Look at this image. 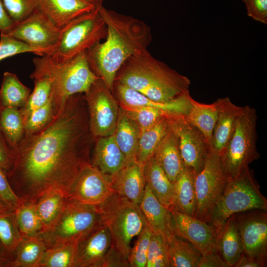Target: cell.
Instances as JSON below:
<instances>
[{"label":"cell","mask_w":267,"mask_h":267,"mask_svg":"<svg viewBox=\"0 0 267 267\" xmlns=\"http://www.w3.org/2000/svg\"><path fill=\"white\" fill-rule=\"evenodd\" d=\"M80 239L46 248L39 267H73Z\"/></svg>","instance_id":"8d00e7d4"},{"label":"cell","mask_w":267,"mask_h":267,"mask_svg":"<svg viewBox=\"0 0 267 267\" xmlns=\"http://www.w3.org/2000/svg\"><path fill=\"white\" fill-rule=\"evenodd\" d=\"M15 209L0 197V215L13 212Z\"/></svg>","instance_id":"db71d44e"},{"label":"cell","mask_w":267,"mask_h":267,"mask_svg":"<svg viewBox=\"0 0 267 267\" xmlns=\"http://www.w3.org/2000/svg\"><path fill=\"white\" fill-rule=\"evenodd\" d=\"M266 265L267 260L243 253L233 267H266Z\"/></svg>","instance_id":"816d5d0a"},{"label":"cell","mask_w":267,"mask_h":267,"mask_svg":"<svg viewBox=\"0 0 267 267\" xmlns=\"http://www.w3.org/2000/svg\"><path fill=\"white\" fill-rule=\"evenodd\" d=\"M216 101L218 116L212 135L210 148L220 155L232 134L236 120L242 106L234 104L227 97L218 98Z\"/></svg>","instance_id":"7402d4cb"},{"label":"cell","mask_w":267,"mask_h":267,"mask_svg":"<svg viewBox=\"0 0 267 267\" xmlns=\"http://www.w3.org/2000/svg\"><path fill=\"white\" fill-rule=\"evenodd\" d=\"M173 116L167 115L140 132L136 160L144 165L152 158L160 142L168 131Z\"/></svg>","instance_id":"f1b7e54d"},{"label":"cell","mask_w":267,"mask_h":267,"mask_svg":"<svg viewBox=\"0 0 267 267\" xmlns=\"http://www.w3.org/2000/svg\"><path fill=\"white\" fill-rule=\"evenodd\" d=\"M107 26V35L86 51L92 71L112 91L115 77L130 57L147 49L152 40L151 29L137 18L98 7Z\"/></svg>","instance_id":"7a4b0ae2"},{"label":"cell","mask_w":267,"mask_h":267,"mask_svg":"<svg viewBox=\"0 0 267 267\" xmlns=\"http://www.w3.org/2000/svg\"><path fill=\"white\" fill-rule=\"evenodd\" d=\"M128 259H126L115 247L111 245L103 259L101 267H129Z\"/></svg>","instance_id":"681fc988"},{"label":"cell","mask_w":267,"mask_h":267,"mask_svg":"<svg viewBox=\"0 0 267 267\" xmlns=\"http://www.w3.org/2000/svg\"><path fill=\"white\" fill-rule=\"evenodd\" d=\"M15 25L9 16L2 0H0V31L6 34Z\"/></svg>","instance_id":"f5cc1de1"},{"label":"cell","mask_w":267,"mask_h":267,"mask_svg":"<svg viewBox=\"0 0 267 267\" xmlns=\"http://www.w3.org/2000/svg\"><path fill=\"white\" fill-rule=\"evenodd\" d=\"M67 200V196L63 191L54 189L44 195L35 203L36 211L43 225L42 231L49 228L55 222Z\"/></svg>","instance_id":"4dcf8cb0"},{"label":"cell","mask_w":267,"mask_h":267,"mask_svg":"<svg viewBox=\"0 0 267 267\" xmlns=\"http://www.w3.org/2000/svg\"><path fill=\"white\" fill-rule=\"evenodd\" d=\"M113 135L126 157V162L137 161L140 130L137 124L120 107Z\"/></svg>","instance_id":"d4e9b609"},{"label":"cell","mask_w":267,"mask_h":267,"mask_svg":"<svg viewBox=\"0 0 267 267\" xmlns=\"http://www.w3.org/2000/svg\"><path fill=\"white\" fill-rule=\"evenodd\" d=\"M111 244L107 227L103 224L96 227L79 239L73 267H101Z\"/></svg>","instance_id":"ac0fdd59"},{"label":"cell","mask_w":267,"mask_h":267,"mask_svg":"<svg viewBox=\"0 0 267 267\" xmlns=\"http://www.w3.org/2000/svg\"><path fill=\"white\" fill-rule=\"evenodd\" d=\"M52 95L42 107L34 111L24 123L25 134L38 133L50 125L55 118Z\"/></svg>","instance_id":"ab89813d"},{"label":"cell","mask_w":267,"mask_h":267,"mask_svg":"<svg viewBox=\"0 0 267 267\" xmlns=\"http://www.w3.org/2000/svg\"><path fill=\"white\" fill-rule=\"evenodd\" d=\"M112 92L122 108L150 107L163 110L171 116L186 115L191 107L193 99L188 92L171 100L155 101L116 82L114 83Z\"/></svg>","instance_id":"e0dca14e"},{"label":"cell","mask_w":267,"mask_h":267,"mask_svg":"<svg viewBox=\"0 0 267 267\" xmlns=\"http://www.w3.org/2000/svg\"><path fill=\"white\" fill-rule=\"evenodd\" d=\"M91 164L101 173L113 175L126 163V157L113 134L94 139Z\"/></svg>","instance_id":"603a6c76"},{"label":"cell","mask_w":267,"mask_h":267,"mask_svg":"<svg viewBox=\"0 0 267 267\" xmlns=\"http://www.w3.org/2000/svg\"><path fill=\"white\" fill-rule=\"evenodd\" d=\"M114 193L112 176L101 173L89 163L75 178L67 198L84 204L99 206Z\"/></svg>","instance_id":"4fadbf2b"},{"label":"cell","mask_w":267,"mask_h":267,"mask_svg":"<svg viewBox=\"0 0 267 267\" xmlns=\"http://www.w3.org/2000/svg\"><path fill=\"white\" fill-rule=\"evenodd\" d=\"M194 178L192 174L184 167L173 182L174 198L171 207L184 214L195 217L196 198Z\"/></svg>","instance_id":"83f0119b"},{"label":"cell","mask_w":267,"mask_h":267,"mask_svg":"<svg viewBox=\"0 0 267 267\" xmlns=\"http://www.w3.org/2000/svg\"><path fill=\"white\" fill-rule=\"evenodd\" d=\"M171 267H198L201 254L188 241L175 235L168 242Z\"/></svg>","instance_id":"836d02e7"},{"label":"cell","mask_w":267,"mask_h":267,"mask_svg":"<svg viewBox=\"0 0 267 267\" xmlns=\"http://www.w3.org/2000/svg\"><path fill=\"white\" fill-rule=\"evenodd\" d=\"M153 156L173 183L184 166L180 153L178 135L173 125L172 118L170 127Z\"/></svg>","instance_id":"cb8c5ba5"},{"label":"cell","mask_w":267,"mask_h":267,"mask_svg":"<svg viewBox=\"0 0 267 267\" xmlns=\"http://www.w3.org/2000/svg\"><path fill=\"white\" fill-rule=\"evenodd\" d=\"M122 109L137 124L140 132L150 127L163 117L171 116L163 110L150 107Z\"/></svg>","instance_id":"b9f144b4"},{"label":"cell","mask_w":267,"mask_h":267,"mask_svg":"<svg viewBox=\"0 0 267 267\" xmlns=\"http://www.w3.org/2000/svg\"><path fill=\"white\" fill-rule=\"evenodd\" d=\"M12 262L0 252V267H11Z\"/></svg>","instance_id":"11a10c76"},{"label":"cell","mask_w":267,"mask_h":267,"mask_svg":"<svg viewBox=\"0 0 267 267\" xmlns=\"http://www.w3.org/2000/svg\"><path fill=\"white\" fill-rule=\"evenodd\" d=\"M111 176L114 192L139 205L146 184L144 165L136 160L127 162L120 170Z\"/></svg>","instance_id":"ffe728a7"},{"label":"cell","mask_w":267,"mask_h":267,"mask_svg":"<svg viewBox=\"0 0 267 267\" xmlns=\"http://www.w3.org/2000/svg\"><path fill=\"white\" fill-rule=\"evenodd\" d=\"M172 124L178 135L184 166L195 177L204 167L210 146L202 133L184 115L173 116Z\"/></svg>","instance_id":"5bb4252c"},{"label":"cell","mask_w":267,"mask_h":267,"mask_svg":"<svg viewBox=\"0 0 267 267\" xmlns=\"http://www.w3.org/2000/svg\"><path fill=\"white\" fill-rule=\"evenodd\" d=\"M98 206L102 223L110 233L112 244L128 259L132 240L147 225L139 205L114 193Z\"/></svg>","instance_id":"52a82bcc"},{"label":"cell","mask_w":267,"mask_h":267,"mask_svg":"<svg viewBox=\"0 0 267 267\" xmlns=\"http://www.w3.org/2000/svg\"><path fill=\"white\" fill-rule=\"evenodd\" d=\"M5 9L16 24L23 20L38 8L39 0H2Z\"/></svg>","instance_id":"f6af8a7d"},{"label":"cell","mask_w":267,"mask_h":267,"mask_svg":"<svg viewBox=\"0 0 267 267\" xmlns=\"http://www.w3.org/2000/svg\"><path fill=\"white\" fill-rule=\"evenodd\" d=\"M243 247V253L267 260V214L253 210L234 214Z\"/></svg>","instance_id":"9a60e30c"},{"label":"cell","mask_w":267,"mask_h":267,"mask_svg":"<svg viewBox=\"0 0 267 267\" xmlns=\"http://www.w3.org/2000/svg\"><path fill=\"white\" fill-rule=\"evenodd\" d=\"M0 197L15 210L24 203L13 190L6 173L1 168H0Z\"/></svg>","instance_id":"7dc6e473"},{"label":"cell","mask_w":267,"mask_h":267,"mask_svg":"<svg viewBox=\"0 0 267 267\" xmlns=\"http://www.w3.org/2000/svg\"><path fill=\"white\" fill-rule=\"evenodd\" d=\"M26 52H31L38 56L44 55L41 50L32 47L9 35L0 34V61L13 55Z\"/></svg>","instance_id":"ee69618b"},{"label":"cell","mask_w":267,"mask_h":267,"mask_svg":"<svg viewBox=\"0 0 267 267\" xmlns=\"http://www.w3.org/2000/svg\"><path fill=\"white\" fill-rule=\"evenodd\" d=\"M146 267H170L167 243L152 232L150 238Z\"/></svg>","instance_id":"7bdbcfd3"},{"label":"cell","mask_w":267,"mask_h":267,"mask_svg":"<svg viewBox=\"0 0 267 267\" xmlns=\"http://www.w3.org/2000/svg\"><path fill=\"white\" fill-rule=\"evenodd\" d=\"M198 267H230L217 252L202 255Z\"/></svg>","instance_id":"f907efd6"},{"label":"cell","mask_w":267,"mask_h":267,"mask_svg":"<svg viewBox=\"0 0 267 267\" xmlns=\"http://www.w3.org/2000/svg\"><path fill=\"white\" fill-rule=\"evenodd\" d=\"M0 131L13 150L25 134L24 122L19 108L13 107L1 108Z\"/></svg>","instance_id":"e575fe53"},{"label":"cell","mask_w":267,"mask_h":267,"mask_svg":"<svg viewBox=\"0 0 267 267\" xmlns=\"http://www.w3.org/2000/svg\"><path fill=\"white\" fill-rule=\"evenodd\" d=\"M31 93V89L25 86L16 74L9 72L3 73L0 88L2 107L21 109L25 105Z\"/></svg>","instance_id":"1f68e13d"},{"label":"cell","mask_w":267,"mask_h":267,"mask_svg":"<svg viewBox=\"0 0 267 267\" xmlns=\"http://www.w3.org/2000/svg\"><path fill=\"white\" fill-rule=\"evenodd\" d=\"M114 82L158 101H167L189 92L190 81L154 56L147 49L129 58L118 71Z\"/></svg>","instance_id":"3957f363"},{"label":"cell","mask_w":267,"mask_h":267,"mask_svg":"<svg viewBox=\"0 0 267 267\" xmlns=\"http://www.w3.org/2000/svg\"><path fill=\"white\" fill-rule=\"evenodd\" d=\"M107 31L105 22L97 7L61 29L58 43L48 55L57 62L69 60L104 40Z\"/></svg>","instance_id":"ba28073f"},{"label":"cell","mask_w":267,"mask_h":267,"mask_svg":"<svg viewBox=\"0 0 267 267\" xmlns=\"http://www.w3.org/2000/svg\"><path fill=\"white\" fill-rule=\"evenodd\" d=\"M38 8L61 29L97 7L86 0H39Z\"/></svg>","instance_id":"44dd1931"},{"label":"cell","mask_w":267,"mask_h":267,"mask_svg":"<svg viewBox=\"0 0 267 267\" xmlns=\"http://www.w3.org/2000/svg\"><path fill=\"white\" fill-rule=\"evenodd\" d=\"M14 160L13 151L0 131V168L6 175L12 169Z\"/></svg>","instance_id":"c3c4849f"},{"label":"cell","mask_w":267,"mask_h":267,"mask_svg":"<svg viewBox=\"0 0 267 267\" xmlns=\"http://www.w3.org/2000/svg\"><path fill=\"white\" fill-rule=\"evenodd\" d=\"M138 205L153 233L161 236L167 243L176 235L169 209L158 201L146 184Z\"/></svg>","instance_id":"d6986e66"},{"label":"cell","mask_w":267,"mask_h":267,"mask_svg":"<svg viewBox=\"0 0 267 267\" xmlns=\"http://www.w3.org/2000/svg\"><path fill=\"white\" fill-rule=\"evenodd\" d=\"M22 238L15 211L0 215V252L12 262Z\"/></svg>","instance_id":"d590c367"},{"label":"cell","mask_w":267,"mask_h":267,"mask_svg":"<svg viewBox=\"0 0 267 267\" xmlns=\"http://www.w3.org/2000/svg\"><path fill=\"white\" fill-rule=\"evenodd\" d=\"M15 213L22 237L37 236L42 231L43 225L34 203L24 202L15 210Z\"/></svg>","instance_id":"74e56055"},{"label":"cell","mask_w":267,"mask_h":267,"mask_svg":"<svg viewBox=\"0 0 267 267\" xmlns=\"http://www.w3.org/2000/svg\"><path fill=\"white\" fill-rule=\"evenodd\" d=\"M1 103H0V112H1Z\"/></svg>","instance_id":"6f0895ef"},{"label":"cell","mask_w":267,"mask_h":267,"mask_svg":"<svg viewBox=\"0 0 267 267\" xmlns=\"http://www.w3.org/2000/svg\"><path fill=\"white\" fill-rule=\"evenodd\" d=\"M34 89L31 92L25 105L20 109L24 122L34 111L43 106L51 96V85L44 77H36L33 79Z\"/></svg>","instance_id":"f35d334b"},{"label":"cell","mask_w":267,"mask_h":267,"mask_svg":"<svg viewBox=\"0 0 267 267\" xmlns=\"http://www.w3.org/2000/svg\"><path fill=\"white\" fill-rule=\"evenodd\" d=\"M176 235L186 240L202 255L217 252L218 232L216 228L196 217L170 207Z\"/></svg>","instance_id":"2e32d148"},{"label":"cell","mask_w":267,"mask_h":267,"mask_svg":"<svg viewBox=\"0 0 267 267\" xmlns=\"http://www.w3.org/2000/svg\"><path fill=\"white\" fill-rule=\"evenodd\" d=\"M257 121L255 109L248 105L242 106L232 134L220 155L227 181L238 176L250 164L260 158L256 146Z\"/></svg>","instance_id":"8992f818"},{"label":"cell","mask_w":267,"mask_h":267,"mask_svg":"<svg viewBox=\"0 0 267 267\" xmlns=\"http://www.w3.org/2000/svg\"><path fill=\"white\" fill-rule=\"evenodd\" d=\"M216 100L210 104L199 102L193 98L186 119L203 134L210 146L213 132L218 116Z\"/></svg>","instance_id":"f546056e"},{"label":"cell","mask_w":267,"mask_h":267,"mask_svg":"<svg viewBox=\"0 0 267 267\" xmlns=\"http://www.w3.org/2000/svg\"><path fill=\"white\" fill-rule=\"evenodd\" d=\"M39 56L33 60L35 69L30 77L42 76L50 81L56 117L70 96L85 93L100 78L90 69L86 51L63 62L55 61L48 55Z\"/></svg>","instance_id":"277c9868"},{"label":"cell","mask_w":267,"mask_h":267,"mask_svg":"<svg viewBox=\"0 0 267 267\" xmlns=\"http://www.w3.org/2000/svg\"><path fill=\"white\" fill-rule=\"evenodd\" d=\"M144 176L147 185L158 201L169 208L173 204L174 185L154 156L144 165Z\"/></svg>","instance_id":"4316f807"},{"label":"cell","mask_w":267,"mask_h":267,"mask_svg":"<svg viewBox=\"0 0 267 267\" xmlns=\"http://www.w3.org/2000/svg\"><path fill=\"white\" fill-rule=\"evenodd\" d=\"M227 182L220 155L210 149L203 169L194 178L196 218L209 223L212 211Z\"/></svg>","instance_id":"8fae6325"},{"label":"cell","mask_w":267,"mask_h":267,"mask_svg":"<svg viewBox=\"0 0 267 267\" xmlns=\"http://www.w3.org/2000/svg\"><path fill=\"white\" fill-rule=\"evenodd\" d=\"M253 210H267V199L261 193L249 166L227 181L211 214L209 223L217 232L232 215Z\"/></svg>","instance_id":"5b68a950"},{"label":"cell","mask_w":267,"mask_h":267,"mask_svg":"<svg viewBox=\"0 0 267 267\" xmlns=\"http://www.w3.org/2000/svg\"><path fill=\"white\" fill-rule=\"evenodd\" d=\"M46 248L38 236L22 237L16 248L11 267H39Z\"/></svg>","instance_id":"d6a6232c"},{"label":"cell","mask_w":267,"mask_h":267,"mask_svg":"<svg viewBox=\"0 0 267 267\" xmlns=\"http://www.w3.org/2000/svg\"><path fill=\"white\" fill-rule=\"evenodd\" d=\"M88 2L94 4L97 7L102 5L103 1L102 0H86Z\"/></svg>","instance_id":"9f6ffc18"},{"label":"cell","mask_w":267,"mask_h":267,"mask_svg":"<svg viewBox=\"0 0 267 267\" xmlns=\"http://www.w3.org/2000/svg\"><path fill=\"white\" fill-rule=\"evenodd\" d=\"M152 231L147 225L137 235L134 247L131 248L128 261L130 267H146L147 254Z\"/></svg>","instance_id":"60d3db41"},{"label":"cell","mask_w":267,"mask_h":267,"mask_svg":"<svg viewBox=\"0 0 267 267\" xmlns=\"http://www.w3.org/2000/svg\"><path fill=\"white\" fill-rule=\"evenodd\" d=\"M87 103L90 130L95 138L114 134L120 106L112 91L100 78L84 93Z\"/></svg>","instance_id":"30bf717a"},{"label":"cell","mask_w":267,"mask_h":267,"mask_svg":"<svg viewBox=\"0 0 267 267\" xmlns=\"http://www.w3.org/2000/svg\"><path fill=\"white\" fill-rule=\"evenodd\" d=\"M57 27L39 8L6 34L49 54L55 48L60 35Z\"/></svg>","instance_id":"7c38bea8"},{"label":"cell","mask_w":267,"mask_h":267,"mask_svg":"<svg viewBox=\"0 0 267 267\" xmlns=\"http://www.w3.org/2000/svg\"><path fill=\"white\" fill-rule=\"evenodd\" d=\"M102 0L103 1V0Z\"/></svg>","instance_id":"680465c9"},{"label":"cell","mask_w":267,"mask_h":267,"mask_svg":"<svg viewBox=\"0 0 267 267\" xmlns=\"http://www.w3.org/2000/svg\"><path fill=\"white\" fill-rule=\"evenodd\" d=\"M247 15L256 21L267 24V0H242Z\"/></svg>","instance_id":"bcb514c9"},{"label":"cell","mask_w":267,"mask_h":267,"mask_svg":"<svg viewBox=\"0 0 267 267\" xmlns=\"http://www.w3.org/2000/svg\"><path fill=\"white\" fill-rule=\"evenodd\" d=\"M94 139L84 93L70 96L51 123L41 131L24 134L13 150L14 163L6 175L23 202L36 203L54 189H69L80 172L91 163Z\"/></svg>","instance_id":"6da1fadb"},{"label":"cell","mask_w":267,"mask_h":267,"mask_svg":"<svg viewBox=\"0 0 267 267\" xmlns=\"http://www.w3.org/2000/svg\"><path fill=\"white\" fill-rule=\"evenodd\" d=\"M103 224L98 206L69 200L55 222L38 236L46 248L80 239Z\"/></svg>","instance_id":"9c48e42d"},{"label":"cell","mask_w":267,"mask_h":267,"mask_svg":"<svg viewBox=\"0 0 267 267\" xmlns=\"http://www.w3.org/2000/svg\"><path fill=\"white\" fill-rule=\"evenodd\" d=\"M217 252L230 266L233 267L243 253V247L234 215L218 232Z\"/></svg>","instance_id":"484cf974"}]
</instances>
